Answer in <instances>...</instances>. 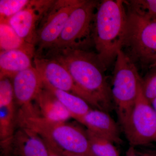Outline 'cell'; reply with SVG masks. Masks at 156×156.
Wrapping results in <instances>:
<instances>
[{
	"label": "cell",
	"instance_id": "cell-1",
	"mask_svg": "<svg viewBox=\"0 0 156 156\" xmlns=\"http://www.w3.org/2000/svg\"><path fill=\"white\" fill-rule=\"evenodd\" d=\"M45 56L54 58L66 68L82 98L90 105L103 111H110L113 101L105 75V68L96 53L87 48H72L48 51Z\"/></svg>",
	"mask_w": 156,
	"mask_h": 156
},
{
	"label": "cell",
	"instance_id": "cell-2",
	"mask_svg": "<svg viewBox=\"0 0 156 156\" xmlns=\"http://www.w3.org/2000/svg\"><path fill=\"white\" fill-rule=\"evenodd\" d=\"M127 23L125 1L104 0L99 2L93 23L92 43L96 54L105 69L122 50Z\"/></svg>",
	"mask_w": 156,
	"mask_h": 156
},
{
	"label": "cell",
	"instance_id": "cell-3",
	"mask_svg": "<svg viewBox=\"0 0 156 156\" xmlns=\"http://www.w3.org/2000/svg\"><path fill=\"white\" fill-rule=\"evenodd\" d=\"M17 125L40 135L46 142L64 151L83 156H94L87 130L66 122L51 121L38 112L18 111Z\"/></svg>",
	"mask_w": 156,
	"mask_h": 156
},
{
	"label": "cell",
	"instance_id": "cell-4",
	"mask_svg": "<svg viewBox=\"0 0 156 156\" xmlns=\"http://www.w3.org/2000/svg\"><path fill=\"white\" fill-rule=\"evenodd\" d=\"M125 4L127 23L122 50L134 63L151 66L156 61V20Z\"/></svg>",
	"mask_w": 156,
	"mask_h": 156
},
{
	"label": "cell",
	"instance_id": "cell-5",
	"mask_svg": "<svg viewBox=\"0 0 156 156\" xmlns=\"http://www.w3.org/2000/svg\"><path fill=\"white\" fill-rule=\"evenodd\" d=\"M111 89L113 104L122 128L126 125L134 108L141 78L133 61L122 50L118 53Z\"/></svg>",
	"mask_w": 156,
	"mask_h": 156
},
{
	"label": "cell",
	"instance_id": "cell-6",
	"mask_svg": "<svg viewBox=\"0 0 156 156\" xmlns=\"http://www.w3.org/2000/svg\"><path fill=\"white\" fill-rule=\"evenodd\" d=\"M98 3L96 1L83 0L71 13L57 41L48 51L87 48L92 43L93 23Z\"/></svg>",
	"mask_w": 156,
	"mask_h": 156
},
{
	"label": "cell",
	"instance_id": "cell-7",
	"mask_svg": "<svg viewBox=\"0 0 156 156\" xmlns=\"http://www.w3.org/2000/svg\"><path fill=\"white\" fill-rule=\"evenodd\" d=\"M83 0L54 1L37 29L34 47L35 56L42 55L53 46L61 34L71 13Z\"/></svg>",
	"mask_w": 156,
	"mask_h": 156
},
{
	"label": "cell",
	"instance_id": "cell-8",
	"mask_svg": "<svg viewBox=\"0 0 156 156\" xmlns=\"http://www.w3.org/2000/svg\"><path fill=\"white\" fill-rule=\"evenodd\" d=\"M122 129L130 146L156 143V112L143 94L141 83L134 108Z\"/></svg>",
	"mask_w": 156,
	"mask_h": 156
},
{
	"label": "cell",
	"instance_id": "cell-9",
	"mask_svg": "<svg viewBox=\"0 0 156 156\" xmlns=\"http://www.w3.org/2000/svg\"><path fill=\"white\" fill-rule=\"evenodd\" d=\"M55 1H30L28 5L6 20L20 38L34 46L37 26Z\"/></svg>",
	"mask_w": 156,
	"mask_h": 156
},
{
	"label": "cell",
	"instance_id": "cell-10",
	"mask_svg": "<svg viewBox=\"0 0 156 156\" xmlns=\"http://www.w3.org/2000/svg\"><path fill=\"white\" fill-rule=\"evenodd\" d=\"M34 67L41 76L43 84L54 89L80 96L82 94L69 72L61 63L54 58L35 56Z\"/></svg>",
	"mask_w": 156,
	"mask_h": 156
},
{
	"label": "cell",
	"instance_id": "cell-11",
	"mask_svg": "<svg viewBox=\"0 0 156 156\" xmlns=\"http://www.w3.org/2000/svg\"><path fill=\"white\" fill-rule=\"evenodd\" d=\"M14 89L15 104L18 110H35L32 104L44 88L41 76L34 66L14 75L11 78Z\"/></svg>",
	"mask_w": 156,
	"mask_h": 156
},
{
	"label": "cell",
	"instance_id": "cell-12",
	"mask_svg": "<svg viewBox=\"0 0 156 156\" xmlns=\"http://www.w3.org/2000/svg\"><path fill=\"white\" fill-rule=\"evenodd\" d=\"M18 127L11 144V156H48V146L40 135L29 129Z\"/></svg>",
	"mask_w": 156,
	"mask_h": 156
},
{
	"label": "cell",
	"instance_id": "cell-13",
	"mask_svg": "<svg viewBox=\"0 0 156 156\" xmlns=\"http://www.w3.org/2000/svg\"><path fill=\"white\" fill-rule=\"evenodd\" d=\"M35 56L34 45L26 48L1 51L0 78H12L17 73L32 66L33 58Z\"/></svg>",
	"mask_w": 156,
	"mask_h": 156
},
{
	"label": "cell",
	"instance_id": "cell-14",
	"mask_svg": "<svg viewBox=\"0 0 156 156\" xmlns=\"http://www.w3.org/2000/svg\"><path fill=\"white\" fill-rule=\"evenodd\" d=\"M80 123L86 126L87 130L114 143L121 144L122 142L118 125L106 112L91 109Z\"/></svg>",
	"mask_w": 156,
	"mask_h": 156
},
{
	"label": "cell",
	"instance_id": "cell-15",
	"mask_svg": "<svg viewBox=\"0 0 156 156\" xmlns=\"http://www.w3.org/2000/svg\"><path fill=\"white\" fill-rule=\"evenodd\" d=\"M42 117L58 122L72 118L69 112L53 93L44 87L36 99Z\"/></svg>",
	"mask_w": 156,
	"mask_h": 156
},
{
	"label": "cell",
	"instance_id": "cell-16",
	"mask_svg": "<svg viewBox=\"0 0 156 156\" xmlns=\"http://www.w3.org/2000/svg\"><path fill=\"white\" fill-rule=\"evenodd\" d=\"M15 104L0 106V144L2 156H11L12 140L17 125Z\"/></svg>",
	"mask_w": 156,
	"mask_h": 156
},
{
	"label": "cell",
	"instance_id": "cell-17",
	"mask_svg": "<svg viewBox=\"0 0 156 156\" xmlns=\"http://www.w3.org/2000/svg\"><path fill=\"white\" fill-rule=\"evenodd\" d=\"M45 88L56 96L69 112L72 118L81 123L83 117L91 109L89 104L83 98L70 92L44 85Z\"/></svg>",
	"mask_w": 156,
	"mask_h": 156
},
{
	"label": "cell",
	"instance_id": "cell-18",
	"mask_svg": "<svg viewBox=\"0 0 156 156\" xmlns=\"http://www.w3.org/2000/svg\"><path fill=\"white\" fill-rule=\"evenodd\" d=\"M33 45L26 43L20 38L6 20L1 19L0 47L1 51L19 49Z\"/></svg>",
	"mask_w": 156,
	"mask_h": 156
},
{
	"label": "cell",
	"instance_id": "cell-19",
	"mask_svg": "<svg viewBox=\"0 0 156 156\" xmlns=\"http://www.w3.org/2000/svg\"><path fill=\"white\" fill-rule=\"evenodd\" d=\"M87 132L94 156H121L114 143L87 129Z\"/></svg>",
	"mask_w": 156,
	"mask_h": 156
},
{
	"label": "cell",
	"instance_id": "cell-20",
	"mask_svg": "<svg viewBox=\"0 0 156 156\" xmlns=\"http://www.w3.org/2000/svg\"><path fill=\"white\" fill-rule=\"evenodd\" d=\"M30 2L29 0H1V19L8 20L24 9Z\"/></svg>",
	"mask_w": 156,
	"mask_h": 156
},
{
	"label": "cell",
	"instance_id": "cell-21",
	"mask_svg": "<svg viewBox=\"0 0 156 156\" xmlns=\"http://www.w3.org/2000/svg\"><path fill=\"white\" fill-rule=\"evenodd\" d=\"M126 2L140 13L156 20V0H132Z\"/></svg>",
	"mask_w": 156,
	"mask_h": 156
},
{
	"label": "cell",
	"instance_id": "cell-22",
	"mask_svg": "<svg viewBox=\"0 0 156 156\" xmlns=\"http://www.w3.org/2000/svg\"><path fill=\"white\" fill-rule=\"evenodd\" d=\"M144 79H141L142 93L148 101L151 103L156 98V66Z\"/></svg>",
	"mask_w": 156,
	"mask_h": 156
},
{
	"label": "cell",
	"instance_id": "cell-23",
	"mask_svg": "<svg viewBox=\"0 0 156 156\" xmlns=\"http://www.w3.org/2000/svg\"><path fill=\"white\" fill-rule=\"evenodd\" d=\"M0 80V106L14 104V89L11 78L4 77Z\"/></svg>",
	"mask_w": 156,
	"mask_h": 156
},
{
	"label": "cell",
	"instance_id": "cell-24",
	"mask_svg": "<svg viewBox=\"0 0 156 156\" xmlns=\"http://www.w3.org/2000/svg\"><path fill=\"white\" fill-rule=\"evenodd\" d=\"M45 142L48 146V156H63L62 154L61 150L50 145L48 143Z\"/></svg>",
	"mask_w": 156,
	"mask_h": 156
},
{
	"label": "cell",
	"instance_id": "cell-25",
	"mask_svg": "<svg viewBox=\"0 0 156 156\" xmlns=\"http://www.w3.org/2000/svg\"><path fill=\"white\" fill-rule=\"evenodd\" d=\"M136 152L140 155L144 156H156L155 150L136 151Z\"/></svg>",
	"mask_w": 156,
	"mask_h": 156
},
{
	"label": "cell",
	"instance_id": "cell-26",
	"mask_svg": "<svg viewBox=\"0 0 156 156\" xmlns=\"http://www.w3.org/2000/svg\"><path fill=\"white\" fill-rule=\"evenodd\" d=\"M125 156H144L140 155L136 152V150L135 147L130 146L126 151Z\"/></svg>",
	"mask_w": 156,
	"mask_h": 156
},
{
	"label": "cell",
	"instance_id": "cell-27",
	"mask_svg": "<svg viewBox=\"0 0 156 156\" xmlns=\"http://www.w3.org/2000/svg\"><path fill=\"white\" fill-rule=\"evenodd\" d=\"M62 156H83L81 155H79L71 153L68 152L64 151H62Z\"/></svg>",
	"mask_w": 156,
	"mask_h": 156
},
{
	"label": "cell",
	"instance_id": "cell-28",
	"mask_svg": "<svg viewBox=\"0 0 156 156\" xmlns=\"http://www.w3.org/2000/svg\"><path fill=\"white\" fill-rule=\"evenodd\" d=\"M155 111L156 112V98H155L152 101L151 103Z\"/></svg>",
	"mask_w": 156,
	"mask_h": 156
},
{
	"label": "cell",
	"instance_id": "cell-29",
	"mask_svg": "<svg viewBox=\"0 0 156 156\" xmlns=\"http://www.w3.org/2000/svg\"><path fill=\"white\" fill-rule=\"evenodd\" d=\"M156 66V61L155 62H154L153 64L152 65H151V66L150 67L151 68L152 67H155Z\"/></svg>",
	"mask_w": 156,
	"mask_h": 156
}]
</instances>
